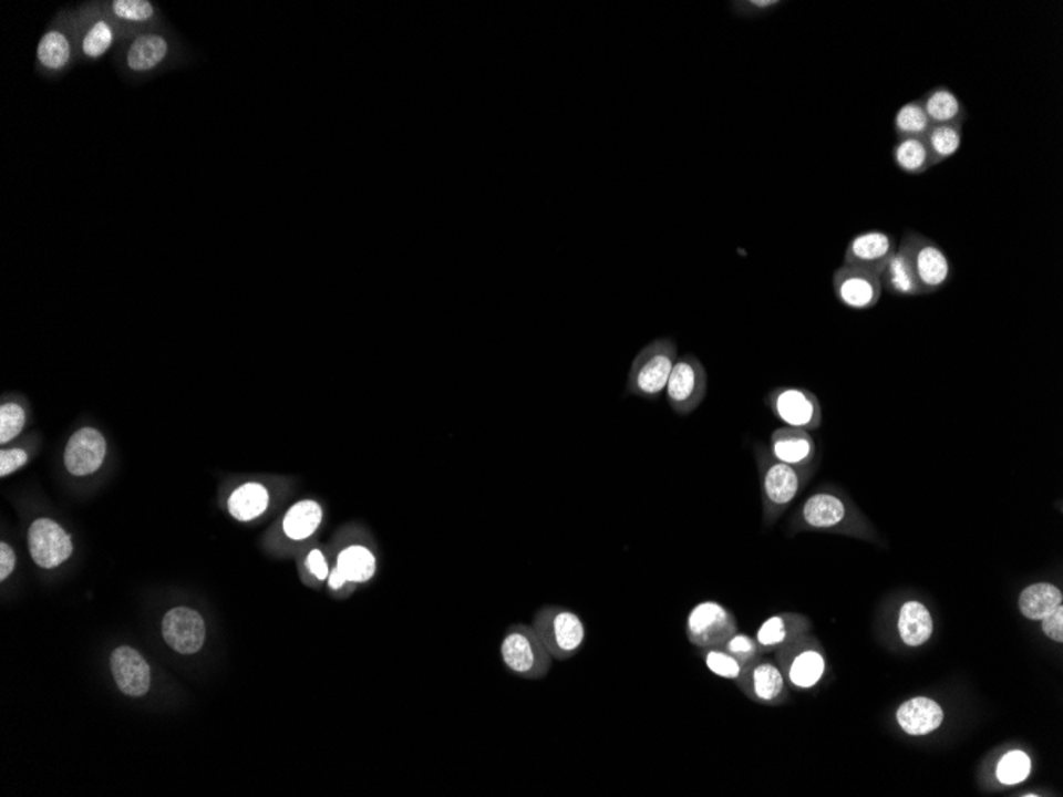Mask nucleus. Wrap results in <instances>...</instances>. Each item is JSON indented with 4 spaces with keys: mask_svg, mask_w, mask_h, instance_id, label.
Instances as JSON below:
<instances>
[{
    "mask_svg": "<svg viewBox=\"0 0 1063 797\" xmlns=\"http://www.w3.org/2000/svg\"><path fill=\"white\" fill-rule=\"evenodd\" d=\"M701 658L710 672L731 682H737L747 665L722 646L702 648Z\"/></svg>",
    "mask_w": 1063,
    "mask_h": 797,
    "instance_id": "f704fd0d",
    "label": "nucleus"
},
{
    "mask_svg": "<svg viewBox=\"0 0 1063 797\" xmlns=\"http://www.w3.org/2000/svg\"><path fill=\"white\" fill-rule=\"evenodd\" d=\"M105 439L94 428H82L69 439L65 447V467L74 476H86L101 468L105 457Z\"/></svg>",
    "mask_w": 1063,
    "mask_h": 797,
    "instance_id": "4be33fe9",
    "label": "nucleus"
},
{
    "mask_svg": "<svg viewBox=\"0 0 1063 797\" xmlns=\"http://www.w3.org/2000/svg\"><path fill=\"white\" fill-rule=\"evenodd\" d=\"M899 247L908 253L922 294L937 293L948 286L953 276V266L948 253L933 239L908 229Z\"/></svg>",
    "mask_w": 1063,
    "mask_h": 797,
    "instance_id": "9d476101",
    "label": "nucleus"
},
{
    "mask_svg": "<svg viewBox=\"0 0 1063 797\" xmlns=\"http://www.w3.org/2000/svg\"><path fill=\"white\" fill-rule=\"evenodd\" d=\"M764 403L786 427L814 432L822 427L823 410L817 395L804 387L782 385L767 393Z\"/></svg>",
    "mask_w": 1063,
    "mask_h": 797,
    "instance_id": "f8f14e48",
    "label": "nucleus"
},
{
    "mask_svg": "<svg viewBox=\"0 0 1063 797\" xmlns=\"http://www.w3.org/2000/svg\"><path fill=\"white\" fill-rule=\"evenodd\" d=\"M532 628L555 661L577 656L586 642V625L569 608L548 605L535 613Z\"/></svg>",
    "mask_w": 1063,
    "mask_h": 797,
    "instance_id": "0eeeda50",
    "label": "nucleus"
},
{
    "mask_svg": "<svg viewBox=\"0 0 1063 797\" xmlns=\"http://www.w3.org/2000/svg\"><path fill=\"white\" fill-rule=\"evenodd\" d=\"M163 636L167 645L180 654H195L206 639V625L198 611L178 607L163 618Z\"/></svg>",
    "mask_w": 1063,
    "mask_h": 797,
    "instance_id": "a211bd4d",
    "label": "nucleus"
},
{
    "mask_svg": "<svg viewBox=\"0 0 1063 797\" xmlns=\"http://www.w3.org/2000/svg\"><path fill=\"white\" fill-rule=\"evenodd\" d=\"M898 635L909 648L923 646L933 635L935 624L930 610L917 600H908L898 611Z\"/></svg>",
    "mask_w": 1063,
    "mask_h": 797,
    "instance_id": "393cba45",
    "label": "nucleus"
},
{
    "mask_svg": "<svg viewBox=\"0 0 1063 797\" xmlns=\"http://www.w3.org/2000/svg\"><path fill=\"white\" fill-rule=\"evenodd\" d=\"M102 7L109 17L115 21L127 35L147 31L156 25L166 23L165 14L158 3L152 0H101Z\"/></svg>",
    "mask_w": 1063,
    "mask_h": 797,
    "instance_id": "6ab92c4d",
    "label": "nucleus"
},
{
    "mask_svg": "<svg viewBox=\"0 0 1063 797\" xmlns=\"http://www.w3.org/2000/svg\"><path fill=\"white\" fill-rule=\"evenodd\" d=\"M836 300L852 311H869L883 298L880 279L873 272L843 265L833 275Z\"/></svg>",
    "mask_w": 1063,
    "mask_h": 797,
    "instance_id": "2eb2a0df",
    "label": "nucleus"
},
{
    "mask_svg": "<svg viewBox=\"0 0 1063 797\" xmlns=\"http://www.w3.org/2000/svg\"><path fill=\"white\" fill-rule=\"evenodd\" d=\"M1063 603V594L1051 582H1035L1026 586L1019 596L1018 605L1022 617L1030 621H1041Z\"/></svg>",
    "mask_w": 1063,
    "mask_h": 797,
    "instance_id": "cd10ccee",
    "label": "nucleus"
},
{
    "mask_svg": "<svg viewBox=\"0 0 1063 797\" xmlns=\"http://www.w3.org/2000/svg\"><path fill=\"white\" fill-rule=\"evenodd\" d=\"M268 507V489L258 483L244 484L231 494L228 500V509L233 518L242 522L260 518Z\"/></svg>",
    "mask_w": 1063,
    "mask_h": 797,
    "instance_id": "7c9ffc66",
    "label": "nucleus"
},
{
    "mask_svg": "<svg viewBox=\"0 0 1063 797\" xmlns=\"http://www.w3.org/2000/svg\"><path fill=\"white\" fill-rule=\"evenodd\" d=\"M500 658L509 672L532 682L544 680L555 661L534 628L527 624L508 629L502 639Z\"/></svg>",
    "mask_w": 1063,
    "mask_h": 797,
    "instance_id": "6e6552de",
    "label": "nucleus"
},
{
    "mask_svg": "<svg viewBox=\"0 0 1063 797\" xmlns=\"http://www.w3.org/2000/svg\"><path fill=\"white\" fill-rule=\"evenodd\" d=\"M114 63L120 76L136 85L185 68L190 63V50L166 21L130 35L115 51Z\"/></svg>",
    "mask_w": 1063,
    "mask_h": 797,
    "instance_id": "f257e3e1",
    "label": "nucleus"
},
{
    "mask_svg": "<svg viewBox=\"0 0 1063 797\" xmlns=\"http://www.w3.org/2000/svg\"><path fill=\"white\" fill-rule=\"evenodd\" d=\"M79 25L80 64L93 65L115 51L130 35L109 17L101 0L79 3L75 7Z\"/></svg>",
    "mask_w": 1063,
    "mask_h": 797,
    "instance_id": "423d86ee",
    "label": "nucleus"
},
{
    "mask_svg": "<svg viewBox=\"0 0 1063 797\" xmlns=\"http://www.w3.org/2000/svg\"><path fill=\"white\" fill-rule=\"evenodd\" d=\"M782 6H785L782 0H737L730 3V9L735 17L755 20V18L770 17Z\"/></svg>",
    "mask_w": 1063,
    "mask_h": 797,
    "instance_id": "e433bc0d",
    "label": "nucleus"
},
{
    "mask_svg": "<svg viewBox=\"0 0 1063 797\" xmlns=\"http://www.w3.org/2000/svg\"><path fill=\"white\" fill-rule=\"evenodd\" d=\"M770 453L774 458L795 468H812L817 457V443L812 432L801 428L781 427L773 432L770 439Z\"/></svg>",
    "mask_w": 1063,
    "mask_h": 797,
    "instance_id": "aec40b11",
    "label": "nucleus"
},
{
    "mask_svg": "<svg viewBox=\"0 0 1063 797\" xmlns=\"http://www.w3.org/2000/svg\"><path fill=\"white\" fill-rule=\"evenodd\" d=\"M897 723L911 737L933 734L945 723V710L933 698L919 696L902 702L897 710Z\"/></svg>",
    "mask_w": 1063,
    "mask_h": 797,
    "instance_id": "5701e85b",
    "label": "nucleus"
},
{
    "mask_svg": "<svg viewBox=\"0 0 1063 797\" xmlns=\"http://www.w3.org/2000/svg\"><path fill=\"white\" fill-rule=\"evenodd\" d=\"M337 567L349 581L365 584L376 575L378 560L367 546L351 545L338 555Z\"/></svg>",
    "mask_w": 1063,
    "mask_h": 797,
    "instance_id": "c756f323",
    "label": "nucleus"
},
{
    "mask_svg": "<svg viewBox=\"0 0 1063 797\" xmlns=\"http://www.w3.org/2000/svg\"><path fill=\"white\" fill-rule=\"evenodd\" d=\"M1032 773V759L1022 749L1007 753L997 764V778L1001 785L1014 786L1022 784Z\"/></svg>",
    "mask_w": 1063,
    "mask_h": 797,
    "instance_id": "c9c22d12",
    "label": "nucleus"
},
{
    "mask_svg": "<svg viewBox=\"0 0 1063 797\" xmlns=\"http://www.w3.org/2000/svg\"><path fill=\"white\" fill-rule=\"evenodd\" d=\"M679 359V345L672 338L662 337L648 342L629 368L626 393L637 398L657 402L665 392L672 368Z\"/></svg>",
    "mask_w": 1063,
    "mask_h": 797,
    "instance_id": "39448f33",
    "label": "nucleus"
},
{
    "mask_svg": "<svg viewBox=\"0 0 1063 797\" xmlns=\"http://www.w3.org/2000/svg\"><path fill=\"white\" fill-rule=\"evenodd\" d=\"M811 629L812 622L804 614H774L760 625L755 640L761 653H775L793 640L809 633Z\"/></svg>",
    "mask_w": 1063,
    "mask_h": 797,
    "instance_id": "b1692460",
    "label": "nucleus"
},
{
    "mask_svg": "<svg viewBox=\"0 0 1063 797\" xmlns=\"http://www.w3.org/2000/svg\"><path fill=\"white\" fill-rule=\"evenodd\" d=\"M29 551L39 567L54 569L71 557V538L53 520L38 519L29 529Z\"/></svg>",
    "mask_w": 1063,
    "mask_h": 797,
    "instance_id": "f3484780",
    "label": "nucleus"
},
{
    "mask_svg": "<svg viewBox=\"0 0 1063 797\" xmlns=\"http://www.w3.org/2000/svg\"><path fill=\"white\" fill-rule=\"evenodd\" d=\"M789 530L792 534L826 531L877 541L871 522L843 490L832 486L818 487L801 504L789 522Z\"/></svg>",
    "mask_w": 1063,
    "mask_h": 797,
    "instance_id": "f03ea898",
    "label": "nucleus"
},
{
    "mask_svg": "<svg viewBox=\"0 0 1063 797\" xmlns=\"http://www.w3.org/2000/svg\"><path fill=\"white\" fill-rule=\"evenodd\" d=\"M14 562H17V557H14L13 549L9 545H0V580H7L10 577L14 569Z\"/></svg>",
    "mask_w": 1063,
    "mask_h": 797,
    "instance_id": "37998d69",
    "label": "nucleus"
},
{
    "mask_svg": "<svg viewBox=\"0 0 1063 797\" xmlns=\"http://www.w3.org/2000/svg\"><path fill=\"white\" fill-rule=\"evenodd\" d=\"M116 686L131 697H142L151 690V667L145 659L130 646L116 648L111 658Z\"/></svg>",
    "mask_w": 1063,
    "mask_h": 797,
    "instance_id": "412c9836",
    "label": "nucleus"
},
{
    "mask_svg": "<svg viewBox=\"0 0 1063 797\" xmlns=\"http://www.w3.org/2000/svg\"><path fill=\"white\" fill-rule=\"evenodd\" d=\"M755 460L760 473L764 526L771 527L795 501L803 487L809 482L814 467L795 468L786 465L774 458L770 447L761 443L755 446Z\"/></svg>",
    "mask_w": 1063,
    "mask_h": 797,
    "instance_id": "7ed1b4c3",
    "label": "nucleus"
},
{
    "mask_svg": "<svg viewBox=\"0 0 1063 797\" xmlns=\"http://www.w3.org/2000/svg\"><path fill=\"white\" fill-rule=\"evenodd\" d=\"M348 588L355 589V582L349 581L348 578H345L344 575L341 573L338 567H334L333 570H330V575H329L330 591L342 592V591H345V589Z\"/></svg>",
    "mask_w": 1063,
    "mask_h": 797,
    "instance_id": "c03bdc74",
    "label": "nucleus"
},
{
    "mask_svg": "<svg viewBox=\"0 0 1063 797\" xmlns=\"http://www.w3.org/2000/svg\"><path fill=\"white\" fill-rule=\"evenodd\" d=\"M322 518V508L317 501H298L287 511L286 518H283V534L293 541L308 540L319 529Z\"/></svg>",
    "mask_w": 1063,
    "mask_h": 797,
    "instance_id": "c85d7f7f",
    "label": "nucleus"
},
{
    "mask_svg": "<svg viewBox=\"0 0 1063 797\" xmlns=\"http://www.w3.org/2000/svg\"><path fill=\"white\" fill-rule=\"evenodd\" d=\"M722 648H724L727 653L737 658L739 661L744 662V664H749L753 659L760 658L761 654L758 643H756L755 639L747 635V633L735 632L734 635H731L730 639L723 643Z\"/></svg>",
    "mask_w": 1063,
    "mask_h": 797,
    "instance_id": "58836bf2",
    "label": "nucleus"
},
{
    "mask_svg": "<svg viewBox=\"0 0 1063 797\" xmlns=\"http://www.w3.org/2000/svg\"><path fill=\"white\" fill-rule=\"evenodd\" d=\"M80 64L79 25L75 7L58 10L35 49V72L54 82L71 74Z\"/></svg>",
    "mask_w": 1063,
    "mask_h": 797,
    "instance_id": "20e7f679",
    "label": "nucleus"
},
{
    "mask_svg": "<svg viewBox=\"0 0 1063 797\" xmlns=\"http://www.w3.org/2000/svg\"><path fill=\"white\" fill-rule=\"evenodd\" d=\"M1041 622V631L1055 643H1063V605L1055 608Z\"/></svg>",
    "mask_w": 1063,
    "mask_h": 797,
    "instance_id": "ea45409f",
    "label": "nucleus"
},
{
    "mask_svg": "<svg viewBox=\"0 0 1063 797\" xmlns=\"http://www.w3.org/2000/svg\"><path fill=\"white\" fill-rule=\"evenodd\" d=\"M922 107L931 126L933 125H964L967 108L952 90L948 86H935L923 94Z\"/></svg>",
    "mask_w": 1063,
    "mask_h": 797,
    "instance_id": "a878e982",
    "label": "nucleus"
},
{
    "mask_svg": "<svg viewBox=\"0 0 1063 797\" xmlns=\"http://www.w3.org/2000/svg\"><path fill=\"white\" fill-rule=\"evenodd\" d=\"M688 642L699 648L722 646L731 635L737 632V620L733 611L715 600H704L693 607L687 618Z\"/></svg>",
    "mask_w": 1063,
    "mask_h": 797,
    "instance_id": "ddd939ff",
    "label": "nucleus"
},
{
    "mask_svg": "<svg viewBox=\"0 0 1063 797\" xmlns=\"http://www.w3.org/2000/svg\"><path fill=\"white\" fill-rule=\"evenodd\" d=\"M897 247V241L890 232L868 229V231L858 232L848 241L843 265L865 269L879 278Z\"/></svg>",
    "mask_w": 1063,
    "mask_h": 797,
    "instance_id": "dca6fc26",
    "label": "nucleus"
},
{
    "mask_svg": "<svg viewBox=\"0 0 1063 797\" xmlns=\"http://www.w3.org/2000/svg\"><path fill=\"white\" fill-rule=\"evenodd\" d=\"M708 371L701 360L693 354H684L677 359L672 368L671 377L665 387V400L673 413L679 416H691L708 395Z\"/></svg>",
    "mask_w": 1063,
    "mask_h": 797,
    "instance_id": "9b49d317",
    "label": "nucleus"
},
{
    "mask_svg": "<svg viewBox=\"0 0 1063 797\" xmlns=\"http://www.w3.org/2000/svg\"><path fill=\"white\" fill-rule=\"evenodd\" d=\"M930 127V120L925 114L920 100L906 102L895 114L894 131L898 139H911V137L923 139Z\"/></svg>",
    "mask_w": 1063,
    "mask_h": 797,
    "instance_id": "72a5a7b5",
    "label": "nucleus"
},
{
    "mask_svg": "<svg viewBox=\"0 0 1063 797\" xmlns=\"http://www.w3.org/2000/svg\"><path fill=\"white\" fill-rule=\"evenodd\" d=\"M891 159L895 166L908 176H922L933 167L925 139H917V137L898 139L891 151Z\"/></svg>",
    "mask_w": 1063,
    "mask_h": 797,
    "instance_id": "473e14b6",
    "label": "nucleus"
},
{
    "mask_svg": "<svg viewBox=\"0 0 1063 797\" xmlns=\"http://www.w3.org/2000/svg\"><path fill=\"white\" fill-rule=\"evenodd\" d=\"M24 427L23 407L9 403L0 410V443L12 442L14 436L20 435Z\"/></svg>",
    "mask_w": 1063,
    "mask_h": 797,
    "instance_id": "4c0bfd02",
    "label": "nucleus"
},
{
    "mask_svg": "<svg viewBox=\"0 0 1063 797\" xmlns=\"http://www.w3.org/2000/svg\"><path fill=\"white\" fill-rule=\"evenodd\" d=\"M774 654L786 684L795 690H815L828 671L825 650L811 632L782 646Z\"/></svg>",
    "mask_w": 1063,
    "mask_h": 797,
    "instance_id": "1a4fd4ad",
    "label": "nucleus"
},
{
    "mask_svg": "<svg viewBox=\"0 0 1063 797\" xmlns=\"http://www.w3.org/2000/svg\"><path fill=\"white\" fill-rule=\"evenodd\" d=\"M305 569L319 582L326 581L330 575L329 563L320 549H312L309 552L305 560Z\"/></svg>",
    "mask_w": 1063,
    "mask_h": 797,
    "instance_id": "a19ab883",
    "label": "nucleus"
},
{
    "mask_svg": "<svg viewBox=\"0 0 1063 797\" xmlns=\"http://www.w3.org/2000/svg\"><path fill=\"white\" fill-rule=\"evenodd\" d=\"M879 279L883 290L888 291V293L894 294V297H922V290H920L919 282H917L916 275H914L908 253L899 246L897 250H895L894 257L888 261L883 275L879 276Z\"/></svg>",
    "mask_w": 1063,
    "mask_h": 797,
    "instance_id": "bb28decb",
    "label": "nucleus"
},
{
    "mask_svg": "<svg viewBox=\"0 0 1063 797\" xmlns=\"http://www.w3.org/2000/svg\"><path fill=\"white\" fill-rule=\"evenodd\" d=\"M25 462H28V456H25L24 451H0V476H2V478L3 476H9L10 473L23 467Z\"/></svg>",
    "mask_w": 1063,
    "mask_h": 797,
    "instance_id": "79ce46f5",
    "label": "nucleus"
},
{
    "mask_svg": "<svg viewBox=\"0 0 1063 797\" xmlns=\"http://www.w3.org/2000/svg\"><path fill=\"white\" fill-rule=\"evenodd\" d=\"M739 690L761 705H781L788 698V684L777 662L756 658L745 665L741 679L737 680Z\"/></svg>",
    "mask_w": 1063,
    "mask_h": 797,
    "instance_id": "4468645a",
    "label": "nucleus"
},
{
    "mask_svg": "<svg viewBox=\"0 0 1063 797\" xmlns=\"http://www.w3.org/2000/svg\"><path fill=\"white\" fill-rule=\"evenodd\" d=\"M923 139L930 152L931 165H942L962 148L963 125H933Z\"/></svg>",
    "mask_w": 1063,
    "mask_h": 797,
    "instance_id": "2f4dec72",
    "label": "nucleus"
}]
</instances>
